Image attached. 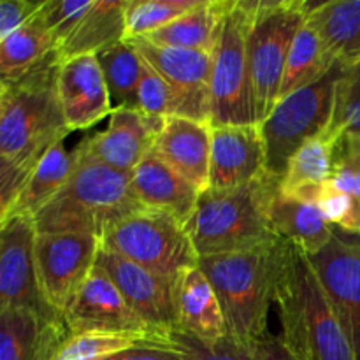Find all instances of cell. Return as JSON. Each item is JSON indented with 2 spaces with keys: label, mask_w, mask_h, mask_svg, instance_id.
Masks as SVG:
<instances>
[{
  "label": "cell",
  "mask_w": 360,
  "mask_h": 360,
  "mask_svg": "<svg viewBox=\"0 0 360 360\" xmlns=\"http://www.w3.org/2000/svg\"><path fill=\"white\" fill-rule=\"evenodd\" d=\"M253 0H232L221 20L211 70V127L259 125L248 62Z\"/></svg>",
  "instance_id": "obj_8"
},
{
  "label": "cell",
  "mask_w": 360,
  "mask_h": 360,
  "mask_svg": "<svg viewBox=\"0 0 360 360\" xmlns=\"http://www.w3.org/2000/svg\"><path fill=\"white\" fill-rule=\"evenodd\" d=\"M137 105L144 115L157 116V118H172V116L186 118V105L181 95L146 60L137 90Z\"/></svg>",
  "instance_id": "obj_35"
},
{
  "label": "cell",
  "mask_w": 360,
  "mask_h": 360,
  "mask_svg": "<svg viewBox=\"0 0 360 360\" xmlns=\"http://www.w3.org/2000/svg\"><path fill=\"white\" fill-rule=\"evenodd\" d=\"M81 155H83L81 143H77L72 150H67L63 146V141L53 144L41 158V162L35 165L23 192L20 193L7 217H13V214L28 218L37 217L39 211L48 206L65 188L74 169L79 164Z\"/></svg>",
  "instance_id": "obj_26"
},
{
  "label": "cell",
  "mask_w": 360,
  "mask_h": 360,
  "mask_svg": "<svg viewBox=\"0 0 360 360\" xmlns=\"http://www.w3.org/2000/svg\"><path fill=\"white\" fill-rule=\"evenodd\" d=\"M132 192L143 207L171 214L183 225L192 218L200 197L199 190L153 150L132 172Z\"/></svg>",
  "instance_id": "obj_20"
},
{
  "label": "cell",
  "mask_w": 360,
  "mask_h": 360,
  "mask_svg": "<svg viewBox=\"0 0 360 360\" xmlns=\"http://www.w3.org/2000/svg\"><path fill=\"white\" fill-rule=\"evenodd\" d=\"M267 218L278 238L301 248L306 255L326 248L336 232L316 204L281 192L280 185L274 186L267 200Z\"/></svg>",
  "instance_id": "obj_22"
},
{
  "label": "cell",
  "mask_w": 360,
  "mask_h": 360,
  "mask_svg": "<svg viewBox=\"0 0 360 360\" xmlns=\"http://www.w3.org/2000/svg\"><path fill=\"white\" fill-rule=\"evenodd\" d=\"M69 334H139L150 336L146 323L132 311L111 278L95 266L83 287L63 313Z\"/></svg>",
  "instance_id": "obj_14"
},
{
  "label": "cell",
  "mask_w": 360,
  "mask_h": 360,
  "mask_svg": "<svg viewBox=\"0 0 360 360\" xmlns=\"http://www.w3.org/2000/svg\"><path fill=\"white\" fill-rule=\"evenodd\" d=\"M153 151L200 193L210 188V123L178 116L165 118Z\"/></svg>",
  "instance_id": "obj_19"
},
{
  "label": "cell",
  "mask_w": 360,
  "mask_h": 360,
  "mask_svg": "<svg viewBox=\"0 0 360 360\" xmlns=\"http://www.w3.org/2000/svg\"><path fill=\"white\" fill-rule=\"evenodd\" d=\"M102 360H183L181 354L174 348L167 347L162 341L150 338L148 341L137 343L122 352L109 355Z\"/></svg>",
  "instance_id": "obj_39"
},
{
  "label": "cell",
  "mask_w": 360,
  "mask_h": 360,
  "mask_svg": "<svg viewBox=\"0 0 360 360\" xmlns=\"http://www.w3.org/2000/svg\"><path fill=\"white\" fill-rule=\"evenodd\" d=\"M34 218L13 214L0 221V311L23 309L46 320H60L39 283Z\"/></svg>",
  "instance_id": "obj_11"
},
{
  "label": "cell",
  "mask_w": 360,
  "mask_h": 360,
  "mask_svg": "<svg viewBox=\"0 0 360 360\" xmlns=\"http://www.w3.org/2000/svg\"><path fill=\"white\" fill-rule=\"evenodd\" d=\"M94 0H46L41 16L49 34L56 42V48L67 41L81 18L90 9Z\"/></svg>",
  "instance_id": "obj_36"
},
{
  "label": "cell",
  "mask_w": 360,
  "mask_h": 360,
  "mask_svg": "<svg viewBox=\"0 0 360 360\" xmlns=\"http://www.w3.org/2000/svg\"><path fill=\"white\" fill-rule=\"evenodd\" d=\"M172 297L178 329L207 343H217L229 336L217 292L199 264L185 269L176 278L172 283Z\"/></svg>",
  "instance_id": "obj_21"
},
{
  "label": "cell",
  "mask_w": 360,
  "mask_h": 360,
  "mask_svg": "<svg viewBox=\"0 0 360 360\" xmlns=\"http://www.w3.org/2000/svg\"><path fill=\"white\" fill-rule=\"evenodd\" d=\"M101 238L86 232L37 234L39 283L49 308L63 320V313L97 266Z\"/></svg>",
  "instance_id": "obj_10"
},
{
  "label": "cell",
  "mask_w": 360,
  "mask_h": 360,
  "mask_svg": "<svg viewBox=\"0 0 360 360\" xmlns=\"http://www.w3.org/2000/svg\"><path fill=\"white\" fill-rule=\"evenodd\" d=\"M164 120L144 115L139 109H112L108 129L81 139L84 153L115 171L132 174L153 150Z\"/></svg>",
  "instance_id": "obj_16"
},
{
  "label": "cell",
  "mask_w": 360,
  "mask_h": 360,
  "mask_svg": "<svg viewBox=\"0 0 360 360\" xmlns=\"http://www.w3.org/2000/svg\"><path fill=\"white\" fill-rule=\"evenodd\" d=\"M285 241L245 252L199 257V267L217 292L229 336L246 347L266 336L283 264Z\"/></svg>",
  "instance_id": "obj_3"
},
{
  "label": "cell",
  "mask_w": 360,
  "mask_h": 360,
  "mask_svg": "<svg viewBox=\"0 0 360 360\" xmlns=\"http://www.w3.org/2000/svg\"><path fill=\"white\" fill-rule=\"evenodd\" d=\"M55 51L56 42L39 11L23 27L0 41V83L25 76Z\"/></svg>",
  "instance_id": "obj_28"
},
{
  "label": "cell",
  "mask_w": 360,
  "mask_h": 360,
  "mask_svg": "<svg viewBox=\"0 0 360 360\" xmlns=\"http://www.w3.org/2000/svg\"><path fill=\"white\" fill-rule=\"evenodd\" d=\"M308 21L333 62L347 67L360 62V0L309 2Z\"/></svg>",
  "instance_id": "obj_25"
},
{
  "label": "cell",
  "mask_w": 360,
  "mask_h": 360,
  "mask_svg": "<svg viewBox=\"0 0 360 360\" xmlns=\"http://www.w3.org/2000/svg\"><path fill=\"white\" fill-rule=\"evenodd\" d=\"M271 178L259 125L211 127L210 188L236 190Z\"/></svg>",
  "instance_id": "obj_17"
},
{
  "label": "cell",
  "mask_w": 360,
  "mask_h": 360,
  "mask_svg": "<svg viewBox=\"0 0 360 360\" xmlns=\"http://www.w3.org/2000/svg\"><path fill=\"white\" fill-rule=\"evenodd\" d=\"M334 65L336 62H333V58L327 55L322 39L319 37L316 30L306 18L304 25L295 35L294 44L290 48L280 88V101L322 79Z\"/></svg>",
  "instance_id": "obj_31"
},
{
  "label": "cell",
  "mask_w": 360,
  "mask_h": 360,
  "mask_svg": "<svg viewBox=\"0 0 360 360\" xmlns=\"http://www.w3.org/2000/svg\"><path fill=\"white\" fill-rule=\"evenodd\" d=\"M231 2L232 0H202L195 9L179 16L167 27L141 39H146L157 46H167V48L213 53L221 20L229 11Z\"/></svg>",
  "instance_id": "obj_27"
},
{
  "label": "cell",
  "mask_w": 360,
  "mask_h": 360,
  "mask_svg": "<svg viewBox=\"0 0 360 360\" xmlns=\"http://www.w3.org/2000/svg\"><path fill=\"white\" fill-rule=\"evenodd\" d=\"M139 55L181 95L186 118L211 125V70L213 53L157 46L146 39H130Z\"/></svg>",
  "instance_id": "obj_15"
},
{
  "label": "cell",
  "mask_w": 360,
  "mask_h": 360,
  "mask_svg": "<svg viewBox=\"0 0 360 360\" xmlns=\"http://www.w3.org/2000/svg\"><path fill=\"white\" fill-rule=\"evenodd\" d=\"M327 134L338 141H360V62L347 67L338 84L333 123Z\"/></svg>",
  "instance_id": "obj_34"
},
{
  "label": "cell",
  "mask_w": 360,
  "mask_h": 360,
  "mask_svg": "<svg viewBox=\"0 0 360 360\" xmlns=\"http://www.w3.org/2000/svg\"><path fill=\"white\" fill-rule=\"evenodd\" d=\"M306 0H253L248 62L257 120L264 122L280 101L290 48L308 18Z\"/></svg>",
  "instance_id": "obj_6"
},
{
  "label": "cell",
  "mask_w": 360,
  "mask_h": 360,
  "mask_svg": "<svg viewBox=\"0 0 360 360\" xmlns=\"http://www.w3.org/2000/svg\"><path fill=\"white\" fill-rule=\"evenodd\" d=\"M141 210L144 207L132 192V174L91 160L83 148L67 186L39 211L34 224L37 234L86 232L101 238L105 229Z\"/></svg>",
  "instance_id": "obj_4"
},
{
  "label": "cell",
  "mask_w": 360,
  "mask_h": 360,
  "mask_svg": "<svg viewBox=\"0 0 360 360\" xmlns=\"http://www.w3.org/2000/svg\"><path fill=\"white\" fill-rule=\"evenodd\" d=\"M60 63L55 51L25 76L0 83V220L46 151L70 134L58 95Z\"/></svg>",
  "instance_id": "obj_1"
},
{
  "label": "cell",
  "mask_w": 360,
  "mask_h": 360,
  "mask_svg": "<svg viewBox=\"0 0 360 360\" xmlns=\"http://www.w3.org/2000/svg\"><path fill=\"white\" fill-rule=\"evenodd\" d=\"M129 0H94L63 44L56 48L60 62L83 55H97L108 46L127 39Z\"/></svg>",
  "instance_id": "obj_24"
},
{
  "label": "cell",
  "mask_w": 360,
  "mask_h": 360,
  "mask_svg": "<svg viewBox=\"0 0 360 360\" xmlns=\"http://www.w3.org/2000/svg\"><path fill=\"white\" fill-rule=\"evenodd\" d=\"M308 259L360 360V236L336 229L329 245Z\"/></svg>",
  "instance_id": "obj_12"
},
{
  "label": "cell",
  "mask_w": 360,
  "mask_h": 360,
  "mask_svg": "<svg viewBox=\"0 0 360 360\" xmlns=\"http://www.w3.org/2000/svg\"><path fill=\"white\" fill-rule=\"evenodd\" d=\"M338 144L340 141L327 132L302 144L288 160L280 181L281 192L294 195L329 181L336 167Z\"/></svg>",
  "instance_id": "obj_29"
},
{
  "label": "cell",
  "mask_w": 360,
  "mask_h": 360,
  "mask_svg": "<svg viewBox=\"0 0 360 360\" xmlns=\"http://www.w3.org/2000/svg\"><path fill=\"white\" fill-rule=\"evenodd\" d=\"M46 0H0V41L23 27L42 9Z\"/></svg>",
  "instance_id": "obj_38"
},
{
  "label": "cell",
  "mask_w": 360,
  "mask_h": 360,
  "mask_svg": "<svg viewBox=\"0 0 360 360\" xmlns=\"http://www.w3.org/2000/svg\"><path fill=\"white\" fill-rule=\"evenodd\" d=\"M97 266L111 278L127 304L146 323L153 338L178 329L171 281L102 246Z\"/></svg>",
  "instance_id": "obj_13"
},
{
  "label": "cell",
  "mask_w": 360,
  "mask_h": 360,
  "mask_svg": "<svg viewBox=\"0 0 360 360\" xmlns=\"http://www.w3.org/2000/svg\"><path fill=\"white\" fill-rule=\"evenodd\" d=\"M347 65L336 63L322 79L281 98L259 123L266 146L267 172L281 181L292 155L304 143L329 130L336 105V90Z\"/></svg>",
  "instance_id": "obj_7"
},
{
  "label": "cell",
  "mask_w": 360,
  "mask_h": 360,
  "mask_svg": "<svg viewBox=\"0 0 360 360\" xmlns=\"http://www.w3.org/2000/svg\"><path fill=\"white\" fill-rule=\"evenodd\" d=\"M276 185L278 179L266 178L236 190L200 193L185 225L197 255L245 252L281 241L267 218V200Z\"/></svg>",
  "instance_id": "obj_5"
},
{
  "label": "cell",
  "mask_w": 360,
  "mask_h": 360,
  "mask_svg": "<svg viewBox=\"0 0 360 360\" xmlns=\"http://www.w3.org/2000/svg\"><path fill=\"white\" fill-rule=\"evenodd\" d=\"M58 95L70 132L90 129L112 112L111 95L95 55L60 63Z\"/></svg>",
  "instance_id": "obj_18"
},
{
  "label": "cell",
  "mask_w": 360,
  "mask_h": 360,
  "mask_svg": "<svg viewBox=\"0 0 360 360\" xmlns=\"http://www.w3.org/2000/svg\"><path fill=\"white\" fill-rule=\"evenodd\" d=\"M274 304L281 322L280 340L295 359L357 360L308 255L287 241Z\"/></svg>",
  "instance_id": "obj_2"
},
{
  "label": "cell",
  "mask_w": 360,
  "mask_h": 360,
  "mask_svg": "<svg viewBox=\"0 0 360 360\" xmlns=\"http://www.w3.org/2000/svg\"><path fill=\"white\" fill-rule=\"evenodd\" d=\"M327 183L360 200V141H340L336 167Z\"/></svg>",
  "instance_id": "obj_37"
},
{
  "label": "cell",
  "mask_w": 360,
  "mask_h": 360,
  "mask_svg": "<svg viewBox=\"0 0 360 360\" xmlns=\"http://www.w3.org/2000/svg\"><path fill=\"white\" fill-rule=\"evenodd\" d=\"M98 63L104 72L105 84L111 95L112 109L129 108L139 109L137 105V90L143 77L144 60L132 44L130 39L108 46L97 55Z\"/></svg>",
  "instance_id": "obj_30"
},
{
  "label": "cell",
  "mask_w": 360,
  "mask_h": 360,
  "mask_svg": "<svg viewBox=\"0 0 360 360\" xmlns=\"http://www.w3.org/2000/svg\"><path fill=\"white\" fill-rule=\"evenodd\" d=\"M252 350L253 360H297L287 350L283 341H281L280 338L273 336L271 333H267L266 336H262L259 341H255Z\"/></svg>",
  "instance_id": "obj_40"
},
{
  "label": "cell",
  "mask_w": 360,
  "mask_h": 360,
  "mask_svg": "<svg viewBox=\"0 0 360 360\" xmlns=\"http://www.w3.org/2000/svg\"><path fill=\"white\" fill-rule=\"evenodd\" d=\"M202 0H129L127 39L146 37L195 9Z\"/></svg>",
  "instance_id": "obj_32"
},
{
  "label": "cell",
  "mask_w": 360,
  "mask_h": 360,
  "mask_svg": "<svg viewBox=\"0 0 360 360\" xmlns=\"http://www.w3.org/2000/svg\"><path fill=\"white\" fill-rule=\"evenodd\" d=\"M148 340L150 336L139 334H69L53 360H102Z\"/></svg>",
  "instance_id": "obj_33"
},
{
  "label": "cell",
  "mask_w": 360,
  "mask_h": 360,
  "mask_svg": "<svg viewBox=\"0 0 360 360\" xmlns=\"http://www.w3.org/2000/svg\"><path fill=\"white\" fill-rule=\"evenodd\" d=\"M67 336L60 320L23 309L0 311V360H53Z\"/></svg>",
  "instance_id": "obj_23"
},
{
  "label": "cell",
  "mask_w": 360,
  "mask_h": 360,
  "mask_svg": "<svg viewBox=\"0 0 360 360\" xmlns=\"http://www.w3.org/2000/svg\"><path fill=\"white\" fill-rule=\"evenodd\" d=\"M101 246L171 283L199 264L185 225L171 214L146 207L105 229Z\"/></svg>",
  "instance_id": "obj_9"
}]
</instances>
